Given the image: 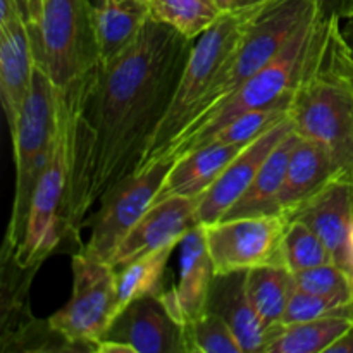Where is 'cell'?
<instances>
[{
    "label": "cell",
    "instance_id": "5",
    "mask_svg": "<svg viewBox=\"0 0 353 353\" xmlns=\"http://www.w3.org/2000/svg\"><path fill=\"white\" fill-rule=\"evenodd\" d=\"M59 99L61 88L37 64L19 123L10 137L16 164V188L3 247L10 248L14 254L23 243L31 200L54 148L59 126Z\"/></svg>",
    "mask_w": 353,
    "mask_h": 353
},
{
    "label": "cell",
    "instance_id": "22",
    "mask_svg": "<svg viewBox=\"0 0 353 353\" xmlns=\"http://www.w3.org/2000/svg\"><path fill=\"white\" fill-rule=\"evenodd\" d=\"M150 10L130 0H95L93 19L99 38L100 62H109L137 41ZM99 62V64H100Z\"/></svg>",
    "mask_w": 353,
    "mask_h": 353
},
{
    "label": "cell",
    "instance_id": "19",
    "mask_svg": "<svg viewBox=\"0 0 353 353\" xmlns=\"http://www.w3.org/2000/svg\"><path fill=\"white\" fill-rule=\"evenodd\" d=\"M37 68L28 23L0 30V99L10 137L19 123L24 100L30 93Z\"/></svg>",
    "mask_w": 353,
    "mask_h": 353
},
{
    "label": "cell",
    "instance_id": "25",
    "mask_svg": "<svg viewBox=\"0 0 353 353\" xmlns=\"http://www.w3.org/2000/svg\"><path fill=\"white\" fill-rule=\"evenodd\" d=\"M293 288V274L283 265H264L247 272V290L252 305L265 330L272 334L283 324Z\"/></svg>",
    "mask_w": 353,
    "mask_h": 353
},
{
    "label": "cell",
    "instance_id": "13",
    "mask_svg": "<svg viewBox=\"0 0 353 353\" xmlns=\"http://www.w3.org/2000/svg\"><path fill=\"white\" fill-rule=\"evenodd\" d=\"M196 205L199 196H169L152 203L117 247L109 264L119 269L168 245L181 247L186 234L200 226L196 221Z\"/></svg>",
    "mask_w": 353,
    "mask_h": 353
},
{
    "label": "cell",
    "instance_id": "21",
    "mask_svg": "<svg viewBox=\"0 0 353 353\" xmlns=\"http://www.w3.org/2000/svg\"><path fill=\"white\" fill-rule=\"evenodd\" d=\"M300 137L293 128L269 154L262 168L247 192L240 196L236 203L226 212L223 219H238V217H271L281 216L278 209V196L285 181L286 168L293 148L299 143ZM221 219V221H223Z\"/></svg>",
    "mask_w": 353,
    "mask_h": 353
},
{
    "label": "cell",
    "instance_id": "41",
    "mask_svg": "<svg viewBox=\"0 0 353 353\" xmlns=\"http://www.w3.org/2000/svg\"><path fill=\"white\" fill-rule=\"evenodd\" d=\"M350 248H352V261H353V231H352V240H350Z\"/></svg>",
    "mask_w": 353,
    "mask_h": 353
},
{
    "label": "cell",
    "instance_id": "38",
    "mask_svg": "<svg viewBox=\"0 0 353 353\" xmlns=\"http://www.w3.org/2000/svg\"><path fill=\"white\" fill-rule=\"evenodd\" d=\"M341 34L345 41L353 48V16L348 19H341Z\"/></svg>",
    "mask_w": 353,
    "mask_h": 353
},
{
    "label": "cell",
    "instance_id": "31",
    "mask_svg": "<svg viewBox=\"0 0 353 353\" xmlns=\"http://www.w3.org/2000/svg\"><path fill=\"white\" fill-rule=\"evenodd\" d=\"M293 285L302 292L330 299L353 300L352 276L334 262L293 274Z\"/></svg>",
    "mask_w": 353,
    "mask_h": 353
},
{
    "label": "cell",
    "instance_id": "8",
    "mask_svg": "<svg viewBox=\"0 0 353 353\" xmlns=\"http://www.w3.org/2000/svg\"><path fill=\"white\" fill-rule=\"evenodd\" d=\"M290 119L300 138L326 148L341 171L353 176V92L323 61L296 88Z\"/></svg>",
    "mask_w": 353,
    "mask_h": 353
},
{
    "label": "cell",
    "instance_id": "39",
    "mask_svg": "<svg viewBox=\"0 0 353 353\" xmlns=\"http://www.w3.org/2000/svg\"><path fill=\"white\" fill-rule=\"evenodd\" d=\"M216 2L223 12H230V10L236 9V0H216Z\"/></svg>",
    "mask_w": 353,
    "mask_h": 353
},
{
    "label": "cell",
    "instance_id": "33",
    "mask_svg": "<svg viewBox=\"0 0 353 353\" xmlns=\"http://www.w3.org/2000/svg\"><path fill=\"white\" fill-rule=\"evenodd\" d=\"M324 65L353 92V48L341 34V17L334 16L324 50Z\"/></svg>",
    "mask_w": 353,
    "mask_h": 353
},
{
    "label": "cell",
    "instance_id": "14",
    "mask_svg": "<svg viewBox=\"0 0 353 353\" xmlns=\"http://www.w3.org/2000/svg\"><path fill=\"white\" fill-rule=\"evenodd\" d=\"M290 221L309 226L330 250L333 262L345 272L353 274V176L333 179L319 195L296 210Z\"/></svg>",
    "mask_w": 353,
    "mask_h": 353
},
{
    "label": "cell",
    "instance_id": "35",
    "mask_svg": "<svg viewBox=\"0 0 353 353\" xmlns=\"http://www.w3.org/2000/svg\"><path fill=\"white\" fill-rule=\"evenodd\" d=\"M262 2V0H236V9L247 6H254V3ZM353 0H324V6H326V10L331 14H338L341 19H347L350 16Z\"/></svg>",
    "mask_w": 353,
    "mask_h": 353
},
{
    "label": "cell",
    "instance_id": "2",
    "mask_svg": "<svg viewBox=\"0 0 353 353\" xmlns=\"http://www.w3.org/2000/svg\"><path fill=\"white\" fill-rule=\"evenodd\" d=\"M334 16L338 14H331L327 10L317 14L293 37L274 61L255 72L233 95L196 117L159 159L169 157L181 147L199 140L240 114L278 103H292L300 83L323 61Z\"/></svg>",
    "mask_w": 353,
    "mask_h": 353
},
{
    "label": "cell",
    "instance_id": "28",
    "mask_svg": "<svg viewBox=\"0 0 353 353\" xmlns=\"http://www.w3.org/2000/svg\"><path fill=\"white\" fill-rule=\"evenodd\" d=\"M281 262L283 268L295 274L317 265L331 264L333 257L324 241L309 226L300 221H290L283 238Z\"/></svg>",
    "mask_w": 353,
    "mask_h": 353
},
{
    "label": "cell",
    "instance_id": "32",
    "mask_svg": "<svg viewBox=\"0 0 353 353\" xmlns=\"http://www.w3.org/2000/svg\"><path fill=\"white\" fill-rule=\"evenodd\" d=\"M330 316H353V300L330 299L293 288L283 316V324L305 323Z\"/></svg>",
    "mask_w": 353,
    "mask_h": 353
},
{
    "label": "cell",
    "instance_id": "20",
    "mask_svg": "<svg viewBox=\"0 0 353 353\" xmlns=\"http://www.w3.org/2000/svg\"><path fill=\"white\" fill-rule=\"evenodd\" d=\"M247 145H207L181 155L172 162L154 202L169 196H200Z\"/></svg>",
    "mask_w": 353,
    "mask_h": 353
},
{
    "label": "cell",
    "instance_id": "1",
    "mask_svg": "<svg viewBox=\"0 0 353 353\" xmlns=\"http://www.w3.org/2000/svg\"><path fill=\"white\" fill-rule=\"evenodd\" d=\"M195 41L148 17L131 47L100 62L78 102L65 252L81 248L83 223L103 193L137 171L172 102Z\"/></svg>",
    "mask_w": 353,
    "mask_h": 353
},
{
    "label": "cell",
    "instance_id": "7",
    "mask_svg": "<svg viewBox=\"0 0 353 353\" xmlns=\"http://www.w3.org/2000/svg\"><path fill=\"white\" fill-rule=\"evenodd\" d=\"M30 37L37 64L57 88L88 76L100 62L90 0H45L40 26Z\"/></svg>",
    "mask_w": 353,
    "mask_h": 353
},
{
    "label": "cell",
    "instance_id": "37",
    "mask_svg": "<svg viewBox=\"0 0 353 353\" xmlns=\"http://www.w3.org/2000/svg\"><path fill=\"white\" fill-rule=\"evenodd\" d=\"M326 353H353V326Z\"/></svg>",
    "mask_w": 353,
    "mask_h": 353
},
{
    "label": "cell",
    "instance_id": "18",
    "mask_svg": "<svg viewBox=\"0 0 353 353\" xmlns=\"http://www.w3.org/2000/svg\"><path fill=\"white\" fill-rule=\"evenodd\" d=\"M207 310L223 317L243 353H264L274 334L262 324L250 302L247 290V272H230L214 276Z\"/></svg>",
    "mask_w": 353,
    "mask_h": 353
},
{
    "label": "cell",
    "instance_id": "4",
    "mask_svg": "<svg viewBox=\"0 0 353 353\" xmlns=\"http://www.w3.org/2000/svg\"><path fill=\"white\" fill-rule=\"evenodd\" d=\"M85 78L61 88L54 148L31 200L23 243L14 254L26 268L40 269L54 252H65V210L74 162L76 114Z\"/></svg>",
    "mask_w": 353,
    "mask_h": 353
},
{
    "label": "cell",
    "instance_id": "40",
    "mask_svg": "<svg viewBox=\"0 0 353 353\" xmlns=\"http://www.w3.org/2000/svg\"><path fill=\"white\" fill-rule=\"evenodd\" d=\"M130 2L137 3V6H140V7H145V9H148V10H150V3H152V0H130Z\"/></svg>",
    "mask_w": 353,
    "mask_h": 353
},
{
    "label": "cell",
    "instance_id": "17",
    "mask_svg": "<svg viewBox=\"0 0 353 353\" xmlns=\"http://www.w3.org/2000/svg\"><path fill=\"white\" fill-rule=\"evenodd\" d=\"M345 174L330 152L314 141L300 138L286 168L278 196L279 214L292 219L293 214L319 195L333 179Z\"/></svg>",
    "mask_w": 353,
    "mask_h": 353
},
{
    "label": "cell",
    "instance_id": "23",
    "mask_svg": "<svg viewBox=\"0 0 353 353\" xmlns=\"http://www.w3.org/2000/svg\"><path fill=\"white\" fill-rule=\"evenodd\" d=\"M353 326V316L281 324L264 353H326Z\"/></svg>",
    "mask_w": 353,
    "mask_h": 353
},
{
    "label": "cell",
    "instance_id": "42",
    "mask_svg": "<svg viewBox=\"0 0 353 353\" xmlns=\"http://www.w3.org/2000/svg\"><path fill=\"white\" fill-rule=\"evenodd\" d=\"M353 16V3H352V9H350V16H348V17H352ZM348 17H347V19H348Z\"/></svg>",
    "mask_w": 353,
    "mask_h": 353
},
{
    "label": "cell",
    "instance_id": "11",
    "mask_svg": "<svg viewBox=\"0 0 353 353\" xmlns=\"http://www.w3.org/2000/svg\"><path fill=\"white\" fill-rule=\"evenodd\" d=\"M288 224L286 217L271 216L223 219L202 226L216 274L283 265L281 247Z\"/></svg>",
    "mask_w": 353,
    "mask_h": 353
},
{
    "label": "cell",
    "instance_id": "27",
    "mask_svg": "<svg viewBox=\"0 0 353 353\" xmlns=\"http://www.w3.org/2000/svg\"><path fill=\"white\" fill-rule=\"evenodd\" d=\"M150 16L195 41L223 16V10L216 0H152Z\"/></svg>",
    "mask_w": 353,
    "mask_h": 353
},
{
    "label": "cell",
    "instance_id": "30",
    "mask_svg": "<svg viewBox=\"0 0 353 353\" xmlns=\"http://www.w3.org/2000/svg\"><path fill=\"white\" fill-rule=\"evenodd\" d=\"M185 334L188 353H243L230 324L210 310L185 327Z\"/></svg>",
    "mask_w": 353,
    "mask_h": 353
},
{
    "label": "cell",
    "instance_id": "12",
    "mask_svg": "<svg viewBox=\"0 0 353 353\" xmlns=\"http://www.w3.org/2000/svg\"><path fill=\"white\" fill-rule=\"evenodd\" d=\"M100 341H116L133 353H188L185 327L159 295L128 303L112 319Z\"/></svg>",
    "mask_w": 353,
    "mask_h": 353
},
{
    "label": "cell",
    "instance_id": "34",
    "mask_svg": "<svg viewBox=\"0 0 353 353\" xmlns=\"http://www.w3.org/2000/svg\"><path fill=\"white\" fill-rule=\"evenodd\" d=\"M28 23L21 0H0V30Z\"/></svg>",
    "mask_w": 353,
    "mask_h": 353
},
{
    "label": "cell",
    "instance_id": "43",
    "mask_svg": "<svg viewBox=\"0 0 353 353\" xmlns=\"http://www.w3.org/2000/svg\"><path fill=\"white\" fill-rule=\"evenodd\" d=\"M352 281H353V274H352Z\"/></svg>",
    "mask_w": 353,
    "mask_h": 353
},
{
    "label": "cell",
    "instance_id": "15",
    "mask_svg": "<svg viewBox=\"0 0 353 353\" xmlns=\"http://www.w3.org/2000/svg\"><path fill=\"white\" fill-rule=\"evenodd\" d=\"M293 130L292 119H286L259 137L252 143H248L230 165L223 171V174L214 181V185L205 193L199 196L196 205V221L200 226L217 223L226 216L228 210L240 200V196L247 192L250 183L257 176L259 169L265 162L276 145Z\"/></svg>",
    "mask_w": 353,
    "mask_h": 353
},
{
    "label": "cell",
    "instance_id": "9",
    "mask_svg": "<svg viewBox=\"0 0 353 353\" xmlns=\"http://www.w3.org/2000/svg\"><path fill=\"white\" fill-rule=\"evenodd\" d=\"M172 162L159 159L145 171L131 172L110 186L99 200V209L83 223V228H90V236L79 254L109 264L117 247L154 203Z\"/></svg>",
    "mask_w": 353,
    "mask_h": 353
},
{
    "label": "cell",
    "instance_id": "6",
    "mask_svg": "<svg viewBox=\"0 0 353 353\" xmlns=\"http://www.w3.org/2000/svg\"><path fill=\"white\" fill-rule=\"evenodd\" d=\"M323 10H326L324 0L259 2L233 59L223 76L217 79L212 92L207 95L202 110L196 117L233 95L247 79L274 61L293 40V37Z\"/></svg>",
    "mask_w": 353,
    "mask_h": 353
},
{
    "label": "cell",
    "instance_id": "3",
    "mask_svg": "<svg viewBox=\"0 0 353 353\" xmlns=\"http://www.w3.org/2000/svg\"><path fill=\"white\" fill-rule=\"evenodd\" d=\"M259 3L223 12V16L195 40L183 69L172 102L159 124L137 171L150 168L165 148L193 123L207 95L233 59Z\"/></svg>",
    "mask_w": 353,
    "mask_h": 353
},
{
    "label": "cell",
    "instance_id": "36",
    "mask_svg": "<svg viewBox=\"0 0 353 353\" xmlns=\"http://www.w3.org/2000/svg\"><path fill=\"white\" fill-rule=\"evenodd\" d=\"M43 2L45 0H21L30 30L40 26L41 16H43Z\"/></svg>",
    "mask_w": 353,
    "mask_h": 353
},
{
    "label": "cell",
    "instance_id": "10",
    "mask_svg": "<svg viewBox=\"0 0 353 353\" xmlns=\"http://www.w3.org/2000/svg\"><path fill=\"white\" fill-rule=\"evenodd\" d=\"M72 293L64 307L48 317L79 352H93L117 316L116 269L74 252L71 261Z\"/></svg>",
    "mask_w": 353,
    "mask_h": 353
},
{
    "label": "cell",
    "instance_id": "24",
    "mask_svg": "<svg viewBox=\"0 0 353 353\" xmlns=\"http://www.w3.org/2000/svg\"><path fill=\"white\" fill-rule=\"evenodd\" d=\"M290 107L292 103H278V105L264 107V109H255L250 112H245L236 116L234 119L228 121V123L221 124L210 133L203 134L199 140L192 141V143L185 145L174 154L169 157L171 161H176L181 155L188 154V152L196 150V148L207 147V145H233V143H250V141L257 140L269 130L278 126L279 123L286 121L290 117Z\"/></svg>",
    "mask_w": 353,
    "mask_h": 353
},
{
    "label": "cell",
    "instance_id": "26",
    "mask_svg": "<svg viewBox=\"0 0 353 353\" xmlns=\"http://www.w3.org/2000/svg\"><path fill=\"white\" fill-rule=\"evenodd\" d=\"M179 245H168L150 252L123 268L116 269L117 314L134 300L164 292V278L169 257Z\"/></svg>",
    "mask_w": 353,
    "mask_h": 353
},
{
    "label": "cell",
    "instance_id": "16",
    "mask_svg": "<svg viewBox=\"0 0 353 353\" xmlns=\"http://www.w3.org/2000/svg\"><path fill=\"white\" fill-rule=\"evenodd\" d=\"M214 276L216 271L207 250L203 228L196 226L181 241L178 283L159 295L183 327H188L193 321L207 312V300Z\"/></svg>",
    "mask_w": 353,
    "mask_h": 353
},
{
    "label": "cell",
    "instance_id": "29",
    "mask_svg": "<svg viewBox=\"0 0 353 353\" xmlns=\"http://www.w3.org/2000/svg\"><path fill=\"white\" fill-rule=\"evenodd\" d=\"M0 340L2 352H79L74 343L52 327L48 317L38 319L31 316L10 331L2 333Z\"/></svg>",
    "mask_w": 353,
    "mask_h": 353
}]
</instances>
